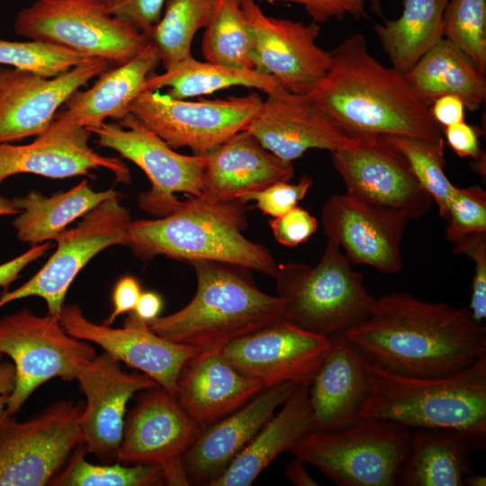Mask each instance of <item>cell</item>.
<instances>
[{
  "instance_id": "obj_41",
  "label": "cell",
  "mask_w": 486,
  "mask_h": 486,
  "mask_svg": "<svg viewBox=\"0 0 486 486\" xmlns=\"http://www.w3.org/2000/svg\"><path fill=\"white\" fill-rule=\"evenodd\" d=\"M446 221V239L452 242L471 233L486 231V192L478 185L456 187Z\"/></svg>"
},
{
  "instance_id": "obj_17",
  "label": "cell",
  "mask_w": 486,
  "mask_h": 486,
  "mask_svg": "<svg viewBox=\"0 0 486 486\" xmlns=\"http://www.w3.org/2000/svg\"><path fill=\"white\" fill-rule=\"evenodd\" d=\"M110 66L92 58L52 77L0 66V143L43 134L68 98Z\"/></svg>"
},
{
  "instance_id": "obj_38",
  "label": "cell",
  "mask_w": 486,
  "mask_h": 486,
  "mask_svg": "<svg viewBox=\"0 0 486 486\" xmlns=\"http://www.w3.org/2000/svg\"><path fill=\"white\" fill-rule=\"evenodd\" d=\"M384 138L407 159L418 183L436 203L439 215L446 220L448 203L456 186L445 173L444 140L396 135Z\"/></svg>"
},
{
  "instance_id": "obj_26",
  "label": "cell",
  "mask_w": 486,
  "mask_h": 486,
  "mask_svg": "<svg viewBox=\"0 0 486 486\" xmlns=\"http://www.w3.org/2000/svg\"><path fill=\"white\" fill-rule=\"evenodd\" d=\"M202 195L238 200L294 174L292 162L266 149L248 130L237 132L204 155Z\"/></svg>"
},
{
  "instance_id": "obj_27",
  "label": "cell",
  "mask_w": 486,
  "mask_h": 486,
  "mask_svg": "<svg viewBox=\"0 0 486 486\" xmlns=\"http://www.w3.org/2000/svg\"><path fill=\"white\" fill-rule=\"evenodd\" d=\"M160 63L158 51L149 43L130 61L103 72L90 88L75 92L47 130L65 132L97 127L107 118L120 122Z\"/></svg>"
},
{
  "instance_id": "obj_15",
  "label": "cell",
  "mask_w": 486,
  "mask_h": 486,
  "mask_svg": "<svg viewBox=\"0 0 486 486\" xmlns=\"http://www.w3.org/2000/svg\"><path fill=\"white\" fill-rule=\"evenodd\" d=\"M202 429L160 386L142 391L125 417L116 462L157 464L166 485H189L182 457Z\"/></svg>"
},
{
  "instance_id": "obj_51",
  "label": "cell",
  "mask_w": 486,
  "mask_h": 486,
  "mask_svg": "<svg viewBox=\"0 0 486 486\" xmlns=\"http://www.w3.org/2000/svg\"><path fill=\"white\" fill-rule=\"evenodd\" d=\"M163 307V300L154 292H142L133 312L140 320L148 323L158 317Z\"/></svg>"
},
{
  "instance_id": "obj_33",
  "label": "cell",
  "mask_w": 486,
  "mask_h": 486,
  "mask_svg": "<svg viewBox=\"0 0 486 486\" xmlns=\"http://www.w3.org/2000/svg\"><path fill=\"white\" fill-rule=\"evenodd\" d=\"M449 0H403L396 20L374 30L392 68L405 75L443 38V15Z\"/></svg>"
},
{
  "instance_id": "obj_54",
  "label": "cell",
  "mask_w": 486,
  "mask_h": 486,
  "mask_svg": "<svg viewBox=\"0 0 486 486\" xmlns=\"http://www.w3.org/2000/svg\"><path fill=\"white\" fill-rule=\"evenodd\" d=\"M14 199L0 195V216L15 215L19 213Z\"/></svg>"
},
{
  "instance_id": "obj_31",
  "label": "cell",
  "mask_w": 486,
  "mask_h": 486,
  "mask_svg": "<svg viewBox=\"0 0 486 486\" xmlns=\"http://www.w3.org/2000/svg\"><path fill=\"white\" fill-rule=\"evenodd\" d=\"M405 77L428 106L438 97H459L465 109L478 110L486 97L485 75L457 48L442 39L408 71Z\"/></svg>"
},
{
  "instance_id": "obj_18",
  "label": "cell",
  "mask_w": 486,
  "mask_h": 486,
  "mask_svg": "<svg viewBox=\"0 0 486 486\" xmlns=\"http://www.w3.org/2000/svg\"><path fill=\"white\" fill-rule=\"evenodd\" d=\"M331 342V338L282 320L230 342L220 351L238 372L264 387L310 384Z\"/></svg>"
},
{
  "instance_id": "obj_22",
  "label": "cell",
  "mask_w": 486,
  "mask_h": 486,
  "mask_svg": "<svg viewBox=\"0 0 486 486\" xmlns=\"http://www.w3.org/2000/svg\"><path fill=\"white\" fill-rule=\"evenodd\" d=\"M246 130L266 149L289 162L310 149L332 152L346 147L357 134L343 129L308 94L284 89L266 94Z\"/></svg>"
},
{
  "instance_id": "obj_53",
  "label": "cell",
  "mask_w": 486,
  "mask_h": 486,
  "mask_svg": "<svg viewBox=\"0 0 486 486\" xmlns=\"http://www.w3.org/2000/svg\"><path fill=\"white\" fill-rule=\"evenodd\" d=\"M304 464L303 461L294 457L285 468V476L296 486H319L320 483L310 475Z\"/></svg>"
},
{
  "instance_id": "obj_52",
  "label": "cell",
  "mask_w": 486,
  "mask_h": 486,
  "mask_svg": "<svg viewBox=\"0 0 486 486\" xmlns=\"http://www.w3.org/2000/svg\"><path fill=\"white\" fill-rule=\"evenodd\" d=\"M15 385V369L13 363L3 359L0 354V416L5 411L8 399Z\"/></svg>"
},
{
  "instance_id": "obj_13",
  "label": "cell",
  "mask_w": 486,
  "mask_h": 486,
  "mask_svg": "<svg viewBox=\"0 0 486 486\" xmlns=\"http://www.w3.org/2000/svg\"><path fill=\"white\" fill-rule=\"evenodd\" d=\"M131 222L119 197L108 199L83 216L76 228L65 230L54 239L57 248L46 264L27 282L0 295V308L16 300L36 296L48 313L59 316L72 282L98 253L114 245H125Z\"/></svg>"
},
{
  "instance_id": "obj_48",
  "label": "cell",
  "mask_w": 486,
  "mask_h": 486,
  "mask_svg": "<svg viewBox=\"0 0 486 486\" xmlns=\"http://www.w3.org/2000/svg\"><path fill=\"white\" fill-rule=\"evenodd\" d=\"M141 292L140 284L135 277L130 275L122 277L114 286L113 310L104 324L112 325L120 315L133 311Z\"/></svg>"
},
{
  "instance_id": "obj_37",
  "label": "cell",
  "mask_w": 486,
  "mask_h": 486,
  "mask_svg": "<svg viewBox=\"0 0 486 486\" xmlns=\"http://www.w3.org/2000/svg\"><path fill=\"white\" fill-rule=\"evenodd\" d=\"M83 444L73 451L67 466L59 471L50 485L55 486H156L165 485V473L157 464H94L86 459Z\"/></svg>"
},
{
  "instance_id": "obj_50",
  "label": "cell",
  "mask_w": 486,
  "mask_h": 486,
  "mask_svg": "<svg viewBox=\"0 0 486 486\" xmlns=\"http://www.w3.org/2000/svg\"><path fill=\"white\" fill-rule=\"evenodd\" d=\"M429 109L435 122L445 128L464 121V104L455 95L446 94L436 98Z\"/></svg>"
},
{
  "instance_id": "obj_35",
  "label": "cell",
  "mask_w": 486,
  "mask_h": 486,
  "mask_svg": "<svg viewBox=\"0 0 486 486\" xmlns=\"http://www.w3.org/2000/svg\"><path fill=\"white\" fill-rule=\"evenodd\" d=\"M165 4L163 15L146 35L166 70L193 56L192 43L207 26L214 0H166Z\"/></svg>"
},
{
  "instance_id": "obj_11",
  "label": "cell",
  "mask_w": 486,
  "mask_h": 486,
  "mask_svg": "<svg viewBox=\"0 0 486 486\" xmlns=\"http://www.w3.org/2000/svg\"><path fill=\"white\" fill-rule=\"evenodd\" d=\"M262 103L256 91L198 101L143 91L130 104L128 112L172 148H188L194 155H205L246 130Z\"/></svg>"
},
{
  "instance_id": "obj_40",
  "label": "cell",
  "mask_w": 486,
  "mask_h": 486,
  "mask_svg": "<svg viewBox=\"0 0 486 486\" xmlns=\"http://www.w3.org/2000/svg\"><path fill=\"white\" fill-rule=\"evenodd\" d=\"M92 58L55 44L0 39V66L30 71L52 77Z\"/></svg>"
},
{
  "instance_id": "obj_45",
  "label": "cell",
  "mask_w": 486,
  "mask_h": 486,
  "mask_svg": "<svg viewBox=\"0 0 486 486\" xmlns=\"http://www.w3.org/2000/svg\"><path fill=\"white\" fill-rule=\"evenodd\" d=\"M267 4H294L304 8L316 23L351 16L359 19L364 14L365 0H257Z\"/></svg>"
},
{
  "instance_id": "obj_46",
  "label": "cell",
  "mask_w": 486,
  "mask_h": 486,
  "mask_svg": "<svg viewBox=\"0 0 486 486\" xmlns=\"http://www.w3.org/2000/svg\"><path fill=\"white\" fill-rule=\"evenodd\" d=\"M166 0H112L107 4L113 16L147 34L159 21Z\"/></svg>"
},
{
  "instance_id": "obj_25",
  "label": "cell",
  "mask_w": 486,
  "mask_h": 486,
  "mask_svg": "<svg viewBox=\"0 0 486 486\" xmlns=\"http://www.w3.org/2000/svg\"><path fill=\"white\" fill-rule=\"evenodd\" d=\"M263 388L260 382L230 364L220 350L199 351L179 374L176 400L203 430L242 407Z\"/></svg>"
},
{
  "instance_id": "obj_49",
  "label": "cell",
  "mask_w": 486,
  "mask_h": 486,
  "mask_svg": "<svg viewBox=\"0 0 486 486\" xmlns=\"http://www.w3.org/2000/svg\"><path fill=\"white\" fill-rule=\"evenodd\" d=\"M52 248L51 241L32 246L22 255L0 265V287L7 288L20 277L21 272L32 262Z\"/></svg>"
},
{
  "instance_id": "obj_8",
  "label": "cell",
  "mask_w": 486,
  "mask_h": 486,
  "mask_svg": "<svg viewBox=\"0 0 486 486\" xmlns=\"http://www.w3.org/2000/svg\"><path fill=\"white\" fill-rule=\"evenodd\" d=\"M16 35L61 46L111 65L124 64L148 44L135 26L108 11L99 0H36L18 12Z\"/></svg>"
},
{
  "instance_id": "obj_10",
  "label": "cell",
  "mask_w": 486,
  "mask_h": 486,
  "mask_svg": "<svg viewBox=\"0 0 486 486\" xmlns=\"http://www.w3.org/2000/svg\"><path fill=\"white\" fill-rule=\"evenodd\" d=\"M81 410L57 400L24 421L0 416V486L50 485L82 444Z\"/></svg>"
},
{
  "instance_id": "obj_24",
  "label": "cell",
  "mask_w": 486,
  "mask_h": 486,
  "mask_svg": "<svg viewBox=\"0 0 486 486\" xmlns=\"http://www.w3.org/2000/svg\"><path fill=\"white\" fill-rule=\"evenodd\" d=\"M92 133L86 128L65 132L45 131L24 145L0 143V184L17 174H34L52 179L89 176L93 169L111 171L116 180L129 184L131 176L119 158L105 157L88 145Z\"/></svg>"
},
{
  "instance_id": "obj_7",
  "label": "cell",
  "mask_w": 486,
  "mask_h": 486,
  "mask_svg": "<svg viewBox=\"0 0 486 486\" xmlns=\"http://www.w3.org/2000/svg\"><path fill=\"white\" fill-rule=\"evenodd\" d=\"M410 428L360 417L334 430H311L288 450L339 486H395L410 446Z\"/></svg>"
},
{
  "instance_id": "obj_29",
  "label": "cell",
  "mask_w": 486,
  "mask_h": 486,
  "mask_svg": "<svg viewBox=\"0 0 486 486\" xmlns=\"http://www.w3.org/2000/svg\"><path fill=\"white\" fill-rule=\"evenodd\" d=\"M310 384H299L226 470L209 486H250L283 452L315 430Z\"/></svg>"
},
{
  "instance_id": "obj_23",
  "label": "cell",
  "mask_w": 486,
  "mask_h": 486,
  "mask_svg": "<svg viewBox=\"0 0 486 486\" xmlns=\"http://www.w3.org/2000/svg\"><path fill=\"white\" fill-rule=\"evenodd\" d=\"M299 384L263 388L242 407L202 430L182 457L189 485H206L219 477Z\"/></svg>"
},
{
  "instance_id": "obj_16",
  "label": "cell",
  "mask_w": 486,
  "mask_h": 486,
  "mask_svg": "<svg viewBox=\"0 0 486 486\" xmlns=\"http://www.w3.org/2000/svg\"><path fill=\"white\" fill-rule=\"evenodd\" d=\"M241 7L252 38L255 68L274 77L284 90L309 94L331 63V52L317 43L319 23L266 15L255 0H242Z\"/></svg>"
},
{
  "instance_id": "obj_2",
  "label": "cell",
  "mask_w": 486,
  "mask_h": 486,
  "mask_svg": "<svg viewBox=\"0 0 486 486\" xmlns=\"http://www.w3.org/2000/svg\"><path fill=\"white\" fill-rule=\"evenodd\" d=\"M330 52L328 72L308 94L343 129L352 133L443 140L429 106L404 75L370 53L364 35L349 36Z\"/></svg>"
},
{
  "instance_id": "obj_20",
  "label": "cell",
  "mask_w": 486,
  "mask_h": 486,
  "mask_svg": "<svg viewBox=\"0 0 486 486\" xmlns=\"http://www.w3.org/2000/svg\"><path fill=\"white\" fill-rule=\"evenodd\" d=\"M409 219L401 212L377 207L346 193L333 194L323 205L321 223L351 265L397 274L402 266L400 245Z\"/></svg>"
},
{
  "instance_id": "obj_34",
  "label": "cell",
  "mask_w": 486,
  "mask_h": 486,
  "mask_svg": "<svg viewBox=\"0 0 486 486\" xmlns=\"http://www.w3.org/2000/svg\"><path fill=\"white\" fill-rule=\"evenodd\" d=\"M232 86L255 89L266 94L284 89L274 77L257 69L200 61L191 56L162 74H151L144 83L143 91L167 88L166 94L176 99H187Z\"/></svg>"
},
{
  "instance_id": "obj_9",
  "label": "cell",
  "mask_w": 486,
  "mask_h": 486,
  "mask_svg": "<svg viewBox=\"0 0 486 486\" xmlns=\"http://www.w3.org/2000/svg\"><path fill=\"white\" fill-rule=\"evenodd\" d=\"M0 354L15 369V385L6 411L16 414L28 398L53 378L76 379L96 356L91 343L69 335L58 316H40L28 309L0 318Z\"/></svg>"
},
{
  "instance_id": "obj_57",
  "label": "cell",
  "mask_w": 486,
  "mask_h": 486,
  "mask_svg": "<svg viewBox=\"0 0 486 486\" xmlns=\"http://www.w3.org/2000/svg\"><path fill=\"white\" fill-rule=\"evenodd\" d=\"M99 1H102V2H104L106 4H109L110 2H112V0H99Z\"/></svg>"
},
{
  "instance_id": "obj_30",
  "label": "cell",
  "mask_w": 486,
  "mask_h": 486,
  "mask_svg": "<svg viewBox=\"0 0 486 486\" xmlns=\"http://www.w3.org/2000/svg\"><path fill=\"white\" fill-rule=\"evenodd\" d=\"M472 449L469 440L454 430L415 428L397 485L464 486V477L473 472Z\"/></svg>"
},
{
  "instance_id": "obj_42",
  "label": "cell",
  "mask_w": 486,
  "mask_h": 486,
  "mask_svg": "<svg viewBox=\"0 0 486 486\" xmlns=\"http://www.w3.org/2000/svg\"><path fill=\"white\" fill-rule=\"evenodd\" d=\"M311 185V176L304 175L296 184L276 182L260 191L246 194L238 200L245 203L255 201L256 207L263 214L275 218L296 207L306 196Z\"/></svg>"
},
{
  "instance_id": "obj_32",
  "label": "cell",
  "mask_w": 486,
  "mask_h": 486,
  "mask_svg": "<svg viewBox=\"0 0 486 486\" xmlns=\"http://www.w3.org/2000/svg\"><path fill=\"white\" fill-rule=\"evenodd\" d=\"M113 190L94 191L87 180L67 192H59L46 197L38 191H30L26 195L14 198L20 211L13 225L22 242L32 246L54 240L68 225L83 217L101 202L119 197Z\"/></svg>"
},
{
  "instance_id": "obj_6",
  "label": "cell",
  "mask_w": 486,
  "mask_h": 486,
  "mask_svg": "<svg viewBox=\"0 0 486 486\" xmlns=\"http://www.w3.org/2000/svg\"><path fill=\"white\" fill-rule=\"evenodd\" d=\"M274 279L277 295L284 302V320L328 338L364 321L376 301L363 274L352 269L340 247L328 238L315 266L281 264Z\"/></svg>"
},
{
  "instance_id": "obj_19",
  "label": "cell",
  "mask_w": 486,
  "mask_h": 486,
  "mask_svg": "<svg viewBox=\"0 0 486 486\" xmlns=\"http://www.w3.org/2000/svg\"><path fill=\"white\" fill-rule=\"evenodd\" d=\"M58 318L69 335L100 346L117 361L148 375L174 398L183 367L199 352L158 336L133 312L128 313L122 328L89 320L77 304H64Z\"/></svg>"
},
{
  "instance_id": "obj_3",
  "label": "cell",
  "mask_w": 486,
  "mask_h": 486,
  "mask_svg": "<svg viewBox=\"0 0 486 486\" xmlns=\"http://www.w3.org/2000/svg\"><path fill=\"white\" fill-rule=\"evenodd\" d=\"M366 395L359 417L409 428H446L474 450L486 442V355L464 370L437 378L396 374L366 361Z\"/></svg>"
},
{
  "instance_id": "obj_1",
  "label": "cell",
  "mask_w": 486,
  "mask_h": 486,
  "mask_svg": "<svg viewBox=\"0 0 486 486\" xmlns=\"http://www.w3.org/2000/svg\"><path fill=\"white\" fill-rule=\"evenodd\" d=\"M365 360L410 377L454 374L486 355V328L469 308L406 292L376 299L371 315L344 333Z\"/></svg>"
},
{
  "instance_id": "obj_12",
  "label": "cell",
  "mask_w": 486,
  "mask_h": 486,
  "mask_svg": "<svg viewBox=\"0 0 486 486\" xmlns=\"http://www.w3.org/2000/svg\"><path fill=\"white\" fill-rule=\"evenodd\" d=\"M98 145L113 149L137 165L148 178L151 188L140 194V207L158 217L176 211L183 201L176 193L202 194L204 155H183L127 113L119 123L104 122L87 129Z\"/></svg>"
},
{
  "instance_id": "obj_44",
  "label": "cell",
  "mask_w": 486,
  "mask_h": 486,
  "mask_svg": "<svg viewBox=\"0 0 486 486\" xmlns=\"http://www.w3.org/2000/svg\"><path fill=\"white\" fill-rule=\"evenodd\" d=\"M269 225L276 241L288 248L306 242L318 229L316 218L298 205L271 219Z\"/></svg>"
},
{
  "instance_id": "obj_47",
  "label": "cell",
  "mask_w": 486,
  "mask_h": 486,
  "mask_svg": "<svg viewBox=\"0 0 486 486\" xmlns=\"http://www.w3.org/2000/svg\"><path fill=\"white\" fill-rule=\"evenodd\" d=\"M445 135L448 145L457 156L475 160L483 155L480 149L476 129L464 121L446 127Z\"/></svg>"
},
{
  "instance_id": "obj_39",
  "label": "cell",
  "mask_w": 486,
  "mask_h": 486,
  "mask_svg": "<svg viewBox=\"0 0 486 486\" xmlns=\"http://www.w3.org/2000/svg\"><path fill=\"white\" fill-rule=\"evenodd\" d=\"M443 36L486 73V0H449L443 15Z\"/></svg>"
},
{
  "instance_id": "obj_36",
  "label": "cell",
  "mask_w": 486,
  "mask_h": 486,
  "mask_svg": "<svg viewBox=\"0 0 486 486\" xmlns=\"http://www.w3.org/2000/svg\"><path fill=\"white\" fill-rule=\"evenodd\" d=\"M242 0H214L204 28L202 53L206 61L256 69L251 34L241 7Z\"/></svg>"
},
{
  "instance_id": "obj_14",
  "label": "cell",
  "mask_w": 486,
  "mask_h": 486,
  "mask_svg": "<svg viewBox=\"0 0 486 486\" xmlns=\"http://www.w3.org/2000/svg\"><path fill=\"white\" fill-rule=\"evenodd\" d=\"M346 194L369 204L403 213L425 215L432 203L404 156L384 136L357 133L346 147L331 152Z\"/></svg>"
},
{
  "instance_id": "obj_55",
  "label": "cell",
  "mask_w": 486,
  "mask_h": 486,
  "mask_svg": "<svg viewBox=\"0 0 486 486\" xmlns=\"http://www.w3.org/2000/svg\"><path fill=\"white\" fill-rule=\"evenodd\" d=\"M464 485L485 486L486 477L484 475L477 474L472 472L464 477Z\"/></svg>"
},
{
  "instance_id": "obj_43",
  "label": "cell",
  "mask_w": 486,
  "mask_h": 486,
  "mask_svg": "<svg viewBox=\"0 0 486 486\" xmlns=\"http://www.w3.org/2000/svg\"><path fill=\"white\" fill-rule=\"evenodd\" d=\"M454 243V254L465 255L473 262L469 310L476 320L483 322L486 318V231L465 235Z\"/></svg>"
},
{
  "instance_id": "obj_28",
  "label": "cell",
  "mask_w": 486,
  "mask_h": 486,
  "mask_svg": "<svg viewBox=\"0 0 486 486\" xmlns=\"http://www.w3.org/2000/svg\"><path fill=\"white\" fill-rule=\"evenodd\" d=\"M331 341L310 384L315 430H334L356 422L366 395L364 356L344 334L331 337Z\"/></svg>"
},
{
  "instance_id": "obj_5",
  "label": "cell",
  "mask_w": 486,
  "mask_h": 486,
  "mask_svg": "<svg viewBox=\"0 0 486 486\" xmlns=\"http://www.w3.org/2000/svg\"><path fill=\"white\" fill-rule=\"evenodd\" d=\"M190 264L197 279L195 295L178 311L148 323L158 336L199 351L221 350L284 320V300L262 292L250 269L207 260Z\"/></svg>"
},
{
  "instance_id": "obj_21",
  "label": "cell",
  "mask_w": 486,
  "mask_h": 486,
  "mask_svg": "<svg viewBox=\"0 0 486 486\" xmlns=\"http://www.w3.org/2000/svg\"><path fill=\"white\" fill-rule=\"evenodd\" d=\"M86 403L80 415L82 444L104 464L116 461L126 407L137 392L159 386L145 374L127 373L104 352L77 374Z\"/></svg>"
},
{
  "instance_id": "obj_56",
  "label": "cell",
  "mask_w": 486,
  "mask_h": 486,
  "mask_svg": "<svg viewBox=\"0 0 486 486\" xmlns=\"http://www.w3.org/2000/svg\"><path fill=\"white\" fill-rule=\"evenodd\" d=\"M368 1L374 11L380 10V2L381 0H365Z\"/></svg>"
},
{
  "instance_id": "obj_4",
  "label": "cell",
  "mask_w": 486,
  "mask_h": 486,
  "mask_svg": "<svg viewBox=\"0 0 486 486\" xmlns=\"http://www.w3.org/2000/svg\"><path fill=\"white\" fill-rule=\"evenodd\" d=\"M246 203L205 195H189L174 212L155 220L130 222L128 246L149 260L157 256L187 261L236 265L274 278L278 265L265 246L248 240Z\"/></svg>"
}]
</instances>
